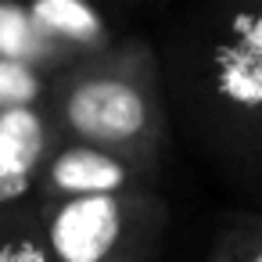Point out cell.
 Instances as JSON below:
<instances>
[{
    "instance_id": "1",
    "label": "cell",
    "mask_w": 262,
    "mask_h": 262,
    "mask_svg": "<svg viewBox=\"0 0 262 262\" xmlns=\"http://www.w3.org/2000/svg\"><path fill=\"white\" fill-rule=\"evenodd\" d=\"M162 79L194 147L262 205V0L208 4L176 22Z\"/></svg>"
},
{
    "instance_id": "2",
    "label": "cell",
    "mask_w": 262,
    "mask_h": 262,
    "mask_svg": "<svg viewBox=\"0 0 262 262\" xmlns=\"http://www.w3.org/2000/svg\"><path fill=\"white\" fill-rule=\"evenodd\" d=\"M47 108L69 140L162 176L169 151V97L162 58L144 36H126L51 79Z\"/></svg>"
},
{
    "instance_id": "3",
    "label": "cell",
    "mask_w": 262,
    "mask_h": 262,
    "mask_svg": "<svg viewBox=\"0 0 262 262\" xmlns=\"http://www.w3.org/2000/svg\"><path fill=\"white\" fill-rule=\"evenodd\" d=\"M54 262H155L169 205L155 190L36 205Z\"/></svg>"
},
{
    "instance_id": "4",
    "label": "cell",
    "mask_w": 262,
    "mask_h": 262,
    "mask_svg": "<svg viewBox=\"0 0 262 262\" xmlns=\"http://www.w3.org/2000/svg\"><path fill=\"white\" fill-rule=\"evenodd\" d=\"M155 183L158 180L140 172L137 165L65 137V144L43 165L33 201L36 205H54V201H76V198L137 194V190H155Z\"/></svg>"
},
{
    "instance_id": "5",
    "label": "cell",
    "mask_w": 262,
    "mask_h": 262,
    "mask_svg": "<svg viewBox=\"0 0 262 262\" xmlns=\"http://www.w3.org/2000/svg\"><path fill=\"white\" fill-rule=\"evenodd\" d=\"M26 11L54 61V76L119 43L108 18L83 0H36L26 4Z\"/></svg>"
},
{
    "instance_id": "6",
    "label": "cell",
    "mask_w": 262,
    "mask_h": 262,
    "mask_svg": "<svg viewBox=\"0 0 262 262\" xmlns=\"http://www.w3.org/2000/svg\"><path fill=\"white\" fill-rule=\"evenodd\" d=\"M61 144H65V133L54 122L47 104L18 108V112L0 115V151H4V158L22 176H29L33 183L40 180L43 165L51 162V155Z\"/></svg>"
},
{
    "instance_id": "7",
    "label": "cell",
    "mask_w": 262,
    "mask_h": 262,
    "mask_svg": "<svg viewBox=\"0 0 262 262\" xmlns=\"http://www.w3.org/2000/svg\"><path fill=\"white\" fill-rule=\"evenodd\" d=\"M0 262H54L36 201L0 212Z\"/></svg>"
},
{
    "instance_id": "8",
    "label": "cell",
    "mask_w": 262,
    "mask_h": 262,
    "mask_svg": "<svg viewBox=\"0 0 262 262\" xmlns=\"http://www.w3.org/2000/svg\"><path fill=\"white\" fill-rule=\"evenodd\" d=\"M0 58L26 65V69H36V72L54 79V61L43 47L26 4H0Z\"/></svg>"
},
{
    "instance_id": "9",
    "label": "cell",
    "mask_w": 262,
    "mask_h": 262,
    "mask_svg": "<svg viewBox=\"0 0 262 262\" xmlns=\"http://www.w3.org/2000/svg\"><path fill=\"white\" fill-rule=\"evenodd\" d=\"M47 97H51V76L0 58V115L47 104Z\"/></svg>"
},
{
    "instance_id": "10",
    "label": "cell",
    "mask_w": 262,
    "mask_h": 262,
    "mask_svg": "<svg viewBox=\"0 0 262 262\" xmlns=\"http://www.w3.org/2000/svg\"><path fill=\"white\" fill-rule=\"evenodd\" d=\"M36 198V183L29 176H22L8 158L4 151H0V212H8V208H22Z\"/></svg>"
},
{
    "instance_id": "11",
    "label": "cell",
    "mask_w": 262,
    "mask_h": 262,
    "mask_svg": "<svg viewBox=\"0 0 262 262\" xmlns=\"http://www.w3.org/2000/svg\"><path fill=\"white\" fill-rule=\"evenodd\" d=\"M241 237V255L244 262H262V208H241V212H230L226 215Z\"/></svg>"
},
{
    "instance_id": "12",
    "label": "cell",
    "mask_w": 262,
    "mask_h": 262,
    "mask_svg": "<svg viewBox=\"0 0 262 262\" xmlns=\"http://www.w3.org/2000/svg\"><path fill=\"white\" fill-rule=\"evenodd\" d=\"M205 262H244V255H241V237H237V230H233V223H230L226 215H223V223H219V233H215L212 251H208Z\"/></svg>"
}]
</instances>
